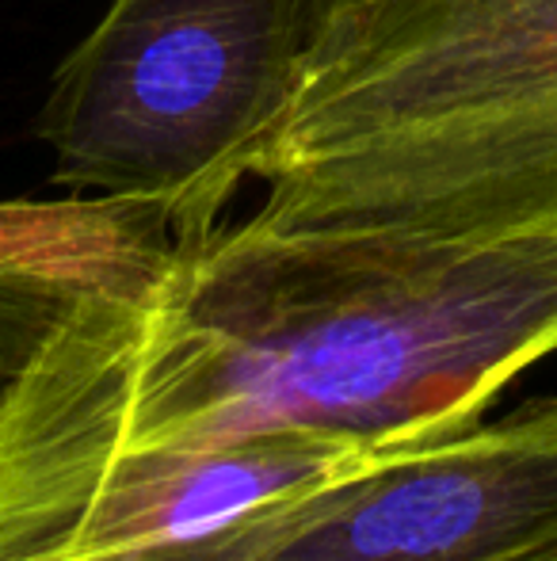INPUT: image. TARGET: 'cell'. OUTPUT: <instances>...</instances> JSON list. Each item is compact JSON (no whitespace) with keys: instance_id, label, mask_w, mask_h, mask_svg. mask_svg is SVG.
I'll return each instance as SVG.
<instances>
[{"instance_id":"6da1fadb","label":"cell","mask_w":557,"mask_h":561,"mask_svg":"<svg viewBox=\"0 0 557 561\" xmlns=\"http://www.w3.org/2000/svg\"><path fill=\"white\" fill-rule=\"evenodd\" d=\"M260 180L184 233L119 199L46 287L0 382V512L130 455L446 439L557 352V92Z\"/></svg>"},{"instance_id":"7a4b0ae2","label":"cell","mask_w":557,"mask_h":561,"mask_svg":"<svg viewBox=\"0 0 557 561\" xmlns=\"http://www.w3.org/2000/svg\"><path fill=\"white\" fill-rule=\"evenodd\" d=\"M305 35L310 0H112L35 118L54 184L207 229L287 115Z\"/></svg>"},{"instance_id":"3957f363","label":"cell","mask_w":557,"mask_h":561,"mask_svg":"<svg viewBox=\"0 0 557 561\" xmlns=\"http://www.w3.org/2000/svg\"><path fill=\"white\" fill-rule=\"evenodd\" d=\"M169 561H557V393L367 458Z\"/></svg>"},{"instance_id":"277c9868","label":"cell","mask_w":557,"mask_h":561,"mask_svg":"<svg viewBox=\"0 0 557 561\" xmlns=\"http://www.w3.org/2000/svg\"><path fill=\"white\" fill-rule=\"evenodd\" d=\"M557 92V0H310L294 92L253 176L374 134Z\"/></svg>"}]
</instances>
